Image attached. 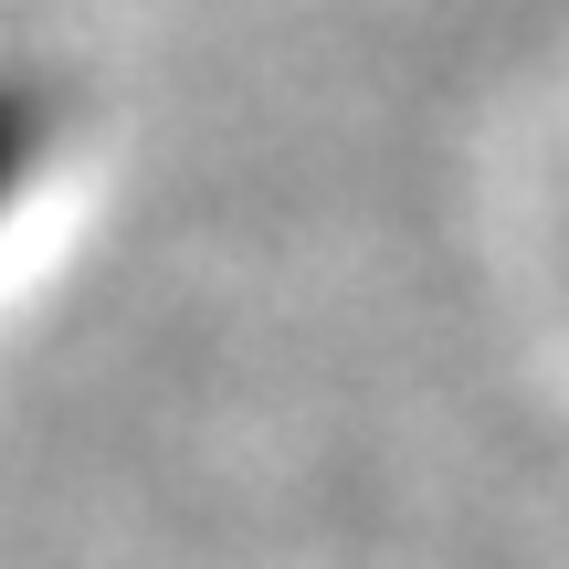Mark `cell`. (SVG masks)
<instances>
[{"label":"cell","mask_w":569,"mask_h":569,"mask_svg":"<svg viewBox=\"0 0 569 569\" xmlns=\"http://www.w3.org/2000/svg\"><path fill=\"white\" fill-rule=\"evenodd\" d=\"M42 127H53V106H42L32 84H11V74H0V211H11V201H21V180H32Z\"/></svg>","instance_id":"obj_1"}]
</instances>
